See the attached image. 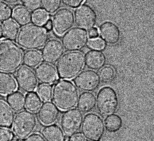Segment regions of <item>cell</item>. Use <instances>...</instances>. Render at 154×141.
<instances>
[{"label": "cell", "instance_id": "cell-10", "mask_svg": "<svg viewBox=\"0 0 154 141\" xmlns=\"http://www.w3.org/2000/svg\"><path fill=\"white\" fill-rule=\"evenodd\" d=\"M83 114L77 109H71L62 115L60 126L64 133L72 136L80 130L83 122Z\"/></svg>", "mask_w": 154, "mask_h": 141}, {"label": "cell", "instance_id": "cell-8", "mask_svg": "<svg viewBox=\"0 0 154 141\" xmlns=\"http://www.w3.org/2000/svg\"><path fill=\"white\" fill-rule=\"evenodd\" d=\"M89 42L86 30L79 27L71 28L62 38V45L66 51L76 52L83 49Z\"/></svg>", "mask_w": 154, "mask_h": 141}, {"label": "cell", "instance_id": "cell-3", "mask_svg": "<svg viewBox=\"0 0 154 141\" xmlns=\"http://www.w3.org/2000/svg\"><path fill=\"white\" fill-rule=\"evenodd\" d=\"M23 52L12 40L0 39V71L13 73L21 67Z\"/></svg>", "mask_w": 154, "mask_h": 141}, {"label": "cell", "instance_id": "cell-2", "mask_svg": "<svg viewBox=\"0 0 154 141\" xmlns=\"http://www.w3.org/2000/svg\"><path fill=\"white\" fill-rule=\"evenodd\" d=\"M79 97L77 87L69 80H58L53 88V102L60 111H67L75 107Z\"/></svg>", "mask_w": 154, "mask_h": 141}, {"label": "cell", "instance_id": "cell-30", "mask_svg": "<svg viewBox=\"0 0 154 141\" xmlns=\"http://www.w3.org/2000/svg\"><path fill=\"white\" fill-rule=\"evenodd\" d=\"M37 94L42 101L49 102L52 99V88L48 85L41 84L37 87Z\"/></svg>", "mask_w": 154, "mask_h": 141}, {"label": "cell", "instance_id": "cell-37", "mask_svg": "<svg viewBox=\"0 0 154 141\" xmlns=\"http://www.w3.org/2000/svg\"><path fill=\"white\" fill-rule=\"evenodd\" d=\"M85 0H62V2L65 6L71 8H76L84 3Z\"/></svg>", "mask_w": 154, "mask_h": 141}, {"label": "cell", "instance_id": "cell-43", "mask_svg": "<svg viewBox=\"0 0 154 141\" xmlns=\"http://www.w3.org/2000/svg\"><path fill=\"white\" fill-rule=\"evenodd\" d=\"M3 35V31H2V24L0 23V38L2 37Z\"/></svg>", "mask_w": 154, "mask_h": 141}, {"label": "cell", "instance_id": "cell-24", "mask_svg": "<svg viewBox=\"0 0 154 141\" xmlns=\"http://www.w3.org/2000/svg\"><path fill=\"white\" fill-rule=\"evenodd\" d=\"M7 102L13 111L16 112H20L23 111L25 106L24 95L19 91H17L8 96Z\"/></svg>", "mask_w": 154, "mask_h": 141}, {"label": "cell", "instance_id": "cell-36", "mask_svg": "<svg viewBox=\"0 0 154 141\" xmlns=\"http://www.w3.org/2000/svg\"><path fill=\"white\" fill-rule=\"evenodd\" d=\"M13 137V133L9 129L0 128V141H11Z\"/></svg>", "mask_w": 154, "mask_h": 141}, {"label": "cell", "instance_id": "cell-42", "mask_svg": "<svg viewBox=\"0 0 154 141\" xmlns=\"http://www.w3.org/2000/svg\"><path fill=\"white\" fill-rule=\"evenodd\" d=\"M5 3L10 5H15L17 3H18L22 1V0H1Z\"/></svg>", "mask_w": 154, "mask_h": 141}, {"label": "cell", "instance_id": "cell-21", "mask_svg": "<svg viewBox=\"0 0 154 141\" xmlns=\"http://www.w3.org/2000/svg\"><path fill=\"white\" fill-rule=\"evenodd\" d=\"M14 113L7 103L0 100V127L9 129L12 127Z\"/></svg>", "mask_w": 154, "mask_h": 141}, {"label": "cell", "instance_id": "cell-9", "mask_svg": "<svg viewBox=\"0 0 154 141\" xmlns=\"http://www.w3.org/2000/svg\"><path fill=\"white\" fill-rule=\"evenodd\" d=\"M52 21L55 34L62 36L73 27L75 24L74 13L68 8H63L54 13Z\"/></svg>", "mask_w": 154, "mask_h": 141}, {"label": "cell", "instance_id": "cell-41", "mask_svg": "<svg viewBox=\"0 0 154 141\" xmlns=\"http://www.w3.org/2000/svg\"><path fill=\"white\" fill-rule=\"evenodd\" d=\"M43 25H44V28L47 31H50L52 30V21L51 19H48Z\"/></svg>", "mask_w": 154, "mask_h": 141}, {"label": "cell", "instance_id": "cell-11", "mask_svg": "<svg viewBox=\"0 0 154 141\" xmlns=\"http://www.w3.org/2000/svg\"><path fill=\"white\" fill-rule=\"evenodd\" d=\"M75 22L79 28L89 30L94 28L97 23V14L92 7L83 4L78 7L74 12Z\"/></svg>", "mask_w": 154, "mask_h": 141}, {"label": "cell", "instance_id": "cell-4", "mask_svg": "<svg viewBox=\"0 0 154 141\" xmlns=\"http://www.w3.org/2000/svg\"><path fill=\"white\" fill-rule=\"evenodd\" d=\"M85 67V55L82 52H69L64 54L59 60L56 70L59 77L71 80L82 72Z\"/></svg>", "mask_w": 154, "mask_h": 141}, {"label": "cell", "instance_id": "cell-17", "mask_svg": "<svg viewBox=\"0 0 154 141\" xmlns=\"http://www.w3.org/2000/svg\"><path fill=\"white\" fill-rule=\"evenodd\" d=\"M35 74L37 80L43 84L51 85L58 80V76L55 67L46 63H41L35 68Z\"/></svg>", "mask_w": 154, "mask_h": 141}, {"label": "cell", "instance_id": "cell-20", "mask_svg": "<svg viewBox=\"0 0 154 141\" xmlns=\"http://www.w3.org/2000/svg\"><path fill=\"white\" fill-rule=\"evenodd\" d=\"M96 103L97 99L94 93L83 92L81 94L78 99L77 108L82 113H89L96 107Z\"/></svg>", "mask_w": 154, "mask_h": 141}, {"label": "cell", "instance_id": "cell-29", "mask_svg": "<svg viewBox=\"0 0 154 141\" xmlns=\"http://www.w3.org/2000/svg\"><path fill=\"white\" fill-rule=\"evenodd\" d=\"M43 11L49 14H54L62 6V0H41Z\"/></svg>", "mask_w": 154, "mask_h": 141}, {"label": "cell", "instance_id": "cell-31", "mask_svg": "<svg viewBox=\"0 0 154 141\" xmlns=\"http://www.w3.org/2000/svg\"><path fill=\"white\" fill-rule=\"evenodd\" d=\"M99 74L100 79L104 83H109L114 80L116 75V71L114 67L107 65L100 69Z\"/></svg>", "mask_w": 154, "mask_h": 141}, {"label": "cell", "instance_id": "cell-39", "mask_svg": "<svg viewBox=\"0 0 154 141\" xmlns=\"http://www.w3.org/2000/svg\"><path fill=\"white\" fill-rule=\"evenodd\" d=\"M88 35L89 39H90L91 40L97 39L99 35L98 29L96 27L93 28L91 30H89Z\"/></svg>", "mask_w": 154, "mask_h": 141}, {"label": "cell", "instance_id": "cell-14", "mask_svg": "<svg viewBox=\"0 0 154 141\" xmlns=\"http://www.w3.org/2000/svg\"><path fill=\"white\" fill-rule=\"evenodd\" d=\"M64 53L62 43L57 39H52L47 41L42 49V60L46 63L54 64L60 59Z\"/></svg>", "mask_w": 154, "mask_h": 141}, {"label": "cell", "instance_id": "cell-35", "mask_svg": "<svg viewBox=\"0 0 154 141\" xmlns=\"http://www.w3.org/2000/svg\"><path fill=\"white\" fill-rule=\"evenodd\" d=\"M89 48L92 49L101 51L105 48V45L103 40L100 39H96L89 40L88 42Z\"/></svg>", "mask_w": 154, "mask_h": 141}, {"label": "cell", "instance_id": "cell-40", "mask_svg": "<svg viewBox=\"0 0 154 141\" xmlns=\"http://www.w3.org/2000/svg\"><path fill=\"white\" fill-rule=\"evenodd\" d=\"M69 141H87V139L82 134L76 133L71 136Z\"/></svg>", "mask_w": 154, "mask_h": 141}, {"label": "cell", "instance_id": "cell-6", "mask_svg": "<svg viewBox=\"0 0 154 141\" xmlns=\"http://www.w3.org/2000/svg\"><path fill=\"white\" fill-rule=\"evenodd\" d=\"M97 107L102 116H109L116 112L119 107V98L116 91L109 86L99 90L97 97Z\"/></svg>", "mask_w": 154, "mask_h": 141}, {"label": "cell", "instance_id": "cell-38", "mask_svg": "<svg viewBox=\"0 0 154 141\" xmlns=\"http://www.w3.org/2000/svg\"><path fill=\"white\" fill-rule=\"evenodd\" d=\"M24 141H46V140L40 134L34 133L25 138Z\"/></svg>", "mask_w": 154, "mask_h": 141}, {"label": "cell", "instance_id": "cell-12", "mask_svg": "<svg viewBox=\"0 0 154 141\" xmlns=\"http://www.w3.org/2000/svg\"><path fill=\"white\" fill-rule=\"evenodd\" d=\"M75 86L82 91L93 92L97 89L101 83L99 74L92 70L83 71L75 77Z\"/></svg>", "mask_w": 154, "mask_h": 141}, {"label": "cell", "instance_id": "cell-26", "mask_svg": "<svg viewBox=\"0 0 154 141\" xmlns=\"http://www.w3.org/2000/svg\"><path fill=\"white\" fill-rule=\"evenodd\" d=\"M19 30V27L18 24L12 19H9L4 22L2 25L3 35L8 40H16Z\"/></svg>", "mask_w": 154, "mask_h": 141}, {"label": "cell", "instance_id": "cell-19", "mask_svg": "<svg viewBox=\"0 0 154 141\" xmlns=\"http://www.w3.org/2000/svg\"><path fill=\"white\" fill-rule=\"evenodd\" d=\"M18 85L12 75L0 71V96H8L16 91Z\"/></svg>", "mask_w": 154, "mask_h": 141}, {"label": "cell", "instance_id": "cell-44", "mask_svg": "<svg viewBox=\"0 0 154 141\" xmlns=\"http://www.w3.org/2000/svg\"><path fill=\"white\" fill-rule=\"evenodd\" d=\"M69 136H65L64 137V141H69Z\"/></svg>", "mask_w": 154, "mask_h": 141}, {"label": "cell", "instance_id": "cell-18", "mask_svg": "<svg viewBox=\"0 0 154 141\" xmlns=\"http://www.w3.org/2000/svg\"><path fill=\"white\" fill-rule=\"evenodd\" d=\"M85 64L92 70H99L105 66L106 57L101 51L91 49L85 55Z\"/></svg>", "mask_w": 154, "mask_h": 141}, {"label": "cell", "instance_id": "cell-34", "mask_svg": "<svg viewBox=\"0 0 154 141\" xmlns=\"http://www.w3.org/2000/svg\"><path fill=\"white\" fill-rule=\"evenodd\" d=\"M22 5L25 8L30 11L35 12L41 9V0H22Z\"/></svg>", "mask_w": 154, "mask_h": 141}, {"label": "cell", "instance_id": "cell-23", "mask_svg": "<svg viewBox=\"0 0 154 141\" xmlns=\"http://www.w3.org/2000/svg\"><path fill=\"white\" fill-rule=\"evenodd\" d=\"M42 135L46 141H63L65 137L62 129L56 125L44 127L42 130Z\"/></svg>", "mask_w": 154, "mask_h": 141}, {"label": "cell", "instance_id": "cell-5", "mask_svg": "<svg viewBox=\"0 0 154 141\" xmlns=\"http://www.w3.org/2000/svg\"><path fill=\"white\" fill-rule=\"evenodd\" d=\"M37 119L28 111H21L17 114L13 123V135L23 140L31 135L37 126Z\"/></svg>", "mask_w": 154, "mask_h": 141}, {"label": "cell", "instance_id": "cell-32", "mask_svg": "<svg viewBox=\"0 0 154 141\" xmlns=\"http://www.w3.org/2000/svg\"><path fill=\"white\" fill-rule=\"evenodd\" d=\"M13 9L8 4L0 0V23L5 22L12 17Z\"/></svg>", "mask_w": 154, "mask_h": 141}, {"label": "cell", "instance_id": "cell-28", "mask_svg": "<svg viewBox=\"0 0 154 141\" xmlns=\"http://www.w3.org/2000/svg\"><path fill=\"white\" fill-rule=\"evenodd\" d=\"M42 105V101L36 93H28L25 97V107L30 112L35 113L40 109Z\"/></svg>", "mask_w": 154, "mask_h": 141}, {"label": "cell", "instance_id": "cell-25", "mask_svg": "<svg viewBox=\"0 0 154 141\" xmlns=\"http://www.w3.org/2000/svg\"><path fill=\"white\" fill-rule=\"evenodd\" d=\"M42 61L41 53L37 50H28L23 55V63L29 68H34L40 64Z\"/></svg>", "mask_w": 154, "mask_h": 141}, {"label": "cell", "instance_id": "cell-27", "mask_svg": "<svg viewBox=\"0 0 154 141\" xmlns=\"http://www.w3.org/2000/svg\"><path fill=\"white\" fill-rule=\"evenodd\" d=\"M106 130L110 133H116L120 130L122 127L123 121L117 114H112L105 118L104 121Z\"/></svg>", "mask_w": 154, "mask_h": 141}, {"label": "cell", "instance_id": "cell-1", "mask_svg": "<svg viewBox=\"0 0 154 141\" xmlns=\"http://www.w3.org/2000/svg\"><path fill=\"white\" fill-rule=\"evenodd\" d=\"M48 39V31L43 27L30 24L22 27L19 30L16 42L23 49L36 50L43 47Z\"/></svg>", "mask_w": 154, "mask_h": 141}, {"label": "cell", "instance_id": "cell-15", "mask_svg": "<svg viewBox=\"0 0 154 141\" xmlns=\"http://www.w3.org/2000/svg\"><path fill=\"white\" fill-rule=\"evenodd\" d=\"M99 33L101 40L110 45H116L121 38L120 29L113 22L105 21L100 25Z\"/></svg>", "mask_w": 154, "mask_h": 141}, {"label": "cell", "instance_id": "cell-16", "mask_svg": "<svg viewBox=\"0 0 154 141\" xmlns=\"http://www.w3.org/2000/svg\"><path fill=\"white\" fill-rule=\"evenodd\" d=\"M38 118L40 123L49 126L56 123L58 119L60 111L56 105L51 102H46L38 111Z\"/></svg>", "mask_w": 154, "mask_h": 141}, {"label": "cell", "instance_id": "cell-22", "mask_svg": "<svg viewBox=\"0 0 154 141\" xmlns=\"http://www.w3.org/2000/svg\"><path fill=\"white\" fill-rule=\"evenodd\" d=\"M12 17L14 20L19 25L25 26L32 22V14L24 7H16L13 11Z\"/></svg>", "mask_w": 154, "mask_h": 141}, {"label": "cell", "instance_id": "cell-33", "mask_svg": "<svg viewBox=\"0 0 154 141\" xmlns=\"http://www.w3.org/2000/svg\"><path fill=\"white\" fill-rule=\"evenodd\" d=\"M48 19V13L42 9L37 10L32 14V22L35 24L43 25Z\"/></svg>", "mask_w": 154, "mask_h": 141}, {"label": "cell", "instance_id": "cell-13", "mask_svg": "<svg viewBox=\"0 0 154 141\" xmlns=\"http://www.w3.org/2000/svg\"><path fill=\"white\" fill-rule=\"evenodd\" d=\"M15 78L17 85L25 92H34L37 88V77L34 71L26 66L20 67L16 70Z\"/></svg>", "mask_w": 154, "mask_h": 141}, {"label": "cell", "instance_id": "cell-7", "mask_svg": "<svg viewBox=\"0 0 154 141\" xmlns=\"http://www.w3.org/2000/svg\"><path fill=\"white\" fill-rule=\"evenodd\" d=\"M81 132L89 141H100L105 133V125L102 118L98 114L89 113L84 118Z\"/></svg>", "mask_w": 154, "mask_h": 141}]
</instances>
